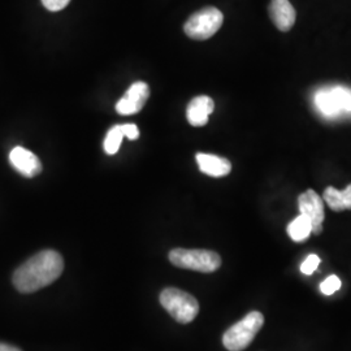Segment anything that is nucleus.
<instances>
[{
  "mask_svg": "<svg viewBox=\"0 0 351 351\" xmlns=\"http://www.w3.org/2000/svg\"><path fill=\"white\" fill-rule=\"evenodd\" d=\"M63 269V256L58 251H40L14 271L13 285L20 293H34L56 281Z\"/></svg>",
  "mask_w": 351,
  "mask_h": 351,
  "instance_id": "f257e3e1",
  "label": "nucleus"
},
{
  "mask_svg": "<svg viewBox=\"0 0 351 351\" xmlns=\"http://www.w3.org/2000/svg\"><path fill=\"white\" fill-rule=\"evenodd\" d=\"M160 303L167 313L181 324L191 323L199 313V303L186 291L177 288L164 289Z\"/></svg>",
  "mask_w": 351,
  "mask_h": 351,
  "instance_id": "f03ea898",
  "label": "nucleus"
},
{
  "mask_svg": "<svg viewBox=\"0 0 351 351\" xmlns=\"http://www.w3.org/2000/svg\"><path fill=\"white\" fill-rule=\"evenodd\" d=\"M264 324L263 314L258 311H252L246 315L239 323L230 326L224 336L223 343L229 351L245 350L255 336L259 333Z\"/></svg>",
  "mask_w": 351,
  "mask_h": 351,
  "instance_id": "7ed1b4c3",
  "label": "nucleus"
},
{
  "mask_svg": "<svg viewBox=\"0 0 351 351\" xmlns=\"http://www.w3.org/2000/svg\"><path fill=\"white\" fill-rule=\"evenodd\" d=\"M169 261L178 268L197 271L202 274H213L221 265V258L217 252L197 249H175L169 252Z\"/></svg>",
  "mask_w": 351,
  "mask_h": 351,
  "instance_id": "20e7f679",
  "label": "nucleus"
},
{
  "mask_svg": "<svg viewBox=\"0 0 351 351\" xmlns=\"http://www.w3.org/2000/svg\"><path fill=\"white\" fill-rule=\"evenodd\" d=\"M315 106L329 119L351 114V88L343 86L320 88L315 94Z\"/></svg>",
  "mask_w": 351,
  "mask_h": 351,
  "instance_id": "39448f33",
  "label": "nucleus"
},
{
  "mask_svg": "<svg viewBox=\"0 0 351 351\" xmlns=\"http://www.w3.org/2000/svg\"><path fill=\"white\" fill-rule=\"evenodd\" d=\"M224 16L215 7H206L191 14L184 25V32L189 38L195 40H206L213 37L223 25Z\"/></svg>",
  "mask_w": 351,
  "mask_h": 351,
  "instance_id": "423d86ee",
  "label": "nucleus"
},
{
  "mask_svg": "<svg viewBox=\"0 0 351 351\" xmlns=\"http://www.w3.org/2000/svg\"><path fill=\"white\" fill-rule=\"evenodd\" d=\"M298 208L301 215H304L313 226V233L319 236L323 232V221L326 219L324 202L320 195L308 189L298 197Z\"/></svg>",
  "mask_w": 351,
  "mask_h": 351,
  "instance_id": "0eeeda50",
  "label": "nucleus"
},
{
  "mask_svg": "<svg viewBox=\"0 0 351 351\" xmlns=\"http://www.w3.org/2000/svg\"><path fill=\"white\" fill-rule=\"evenodd\" d=\"M150 97V88L146 82H134L130 88H128L124 97L117 101L116 111L123 114H136L138 113L146 104V101Z\"/></svg>",
  "mask_w": 351,
  "mask_h": 351,
  "instance_id": "6e6552de",
  "label": "nucleus"
},
{
  "mask_svg": "<svg viewBox=\"0 0 351 351\" xmlns=\"http://www.w3.org/2000/svg\"><path fill=\"white\" fill-rule=\"evenodd\" d=\"M10 162L20 175L27 178H33L42 172V163L37 155L21 146L14 147L10 152Z\"/></svg>",
  "mask_w": 351,
  "mask_h": 351,
  "instance_id": "1a4fd4ad",
  "label": "nucleus"
},
{
  "mask_svg": "<svg viewBox=\"0 0 351 351\" xmlns=\"http://www.w3.org/2000/svg\"><path fill=\"white\" fill-rule=\"evenodd\" d=\"M268 13L280 32H289L295 24L297 12L289 0H271Z\"/></svg>",
  "mask_w": 351,
  "mask_h": 351,
  "instance_id": "9d476101",
  "label": "nucleus"
},
{
  "mask_svg": "<svg viewBox=\"0 0 351 351\" xmlns=\"http://www.w3.org/2000/svg\"><path fill=\"white\" fill-rule=\"evenodd\" d=\"M215 110V103L210 97L201 95L193 98L188 104L186 108V117L189 124L201 128L208 123V117Z\"/></svg>",
  "mask_w": 351,
  "mask_h": 351,
  "instance_id": "9b49d317",
  "label": "nucleus"
},
{
  "mask_svg": "<svg viewBox=\"0 0 351 351\" xmlns=\"http://www.w3.org/2000/svg\"><path fill=\"white\" fill-rule=\"evenodd\" d=\"M195 159L202 173L204 175L211 176V177H224L229 175L232 171L230 162L226 158H221L217 155L199 152L197 154Z\"/></svg>",
  "mask_w": 351,
  "mask_h": 351,
  "instance_id": "f8f14e48",
  "label": "nucleus"
},
{
  "mask_svg": "<svg viewBox=\"0 0 351 351\" xmlns=\"http://www.w3.org/2000/svg\"><path fill=\"white\" fill-rule=\"evenodd\" d=\"M323 198L329 208L335 213H342L351 210V184L345 190H337L333 186H329L324 190Z\"/></svg>",
  "mask_w": 351,
  "mask_h": 351,
  "instance_id": "ddd939ff",
  "label": "nucleus"
},
{
  "mask_svg": "<svg viewBox=\"0 0 351 351\" xmlns=\"http://www.w3.org/2000/svg\"><path fill=\"white\" fill-rule=\"evenodd\" d=\"M313 233L311 221L304 216L300 215L288 226V234L294 242H304Z\"/></svg>",
  "mask_w": 351,
  "mask_h": 351,
  "instance_id": "4468645a",
  "label": "nucleus"
},
{
  "mask_svg": "<svg viewBox=\"0 0 351 351\" xmlns=\"http://www.w3.org/2000/svg\"><path fill=\"white\" fill-rule=\"evenodd\" d=\"M124 133H123V129L121 125H114L111 128L106 136L104 139V151L108 154V155H114L120 146H121V142L124 138Z\"/></svg>",
  "mask_w": 351,
  "mask_h": 351,
  "instance_id": "2eb2a0df",
  "label": "nucleus"
},
{
  "mask_svg": "<svg viewBox=\"0 0 351 351\" xmlns=\"http://www.w3.org/2000/svg\"><path fill=\"white\" fill-rule=\"evenodd\" d=\"M341 285H342V282L339 277L332 275V276L326 277V280L320 284V291L324 295H332L341 288Z\"/></svg>",
  "mask_w": 351,
  "mask_h": 351,
  "instance_id": "dca6fc26",
  "label": "nucleus"
},
{
  "mask_svg": "<svg viewBox=\"0 0 351 351\" xmlns=\"http://www.w3.org/2000/svg\"><path fill=\"white\" fill-rule=\"evenodd\" d=\"M320 262H322V261H320V258H319L317 255H315V254L308 255V256L304 259V262L301 264L302 274H303V275H307V276L313 275L315 271L317 269Z\"/></svg>",
  "mask_w": 351,
  "mask_h": 351,
  "instance_id": "f3484780",
  "label": "nucleus"
},
{
  "mask_svg": "<svg viewBox=\"0 0 351 351\" xmlns=\"http://www.w3.org/2000/svg\"><path fill=\"white\" fill-rule=\"evenodd\" d=\"M69 1L71 0H42V4L51 12H58L64 10L69 4Z\"/></svg>",
  "mask_w": 351,
  "mask_h": 351,
  "instance_id": "a211bd4d",
  "label": "nucleus"
},
{
  "mask_svg": "<svg viewBox=\"0 0 351 351\" xmlns=\"http://www.w3.org/2000/svg\"><path fill=\"white\" fill-rule=\"evenodd\" d=\"M121 129H123L124 136L128 137V138L132 139V141L138 138V126L136 125V124H124V125H121Z\"/></svg>",
  "mask_w": 351,
  "mask_h": 351,
  "instance_id": "6ab92c4d",
  "label": "nucleus"
},
{
  "mask_svg": "<svg viewBox=\"0 0 351 351\" xmlns=\"http://www.w3.org/2000/svg\"><path fill=\"white\" fill-rule=\"evenodd\" d=\"M0 351H21L19 348L12 346V345H7V343H0Z\"/></svg>",
  "mask_w": 351,
  "mask_h": 351,
  "instance_id": "aec40b11",
  "label": "nucleus"
}]
</instances>
